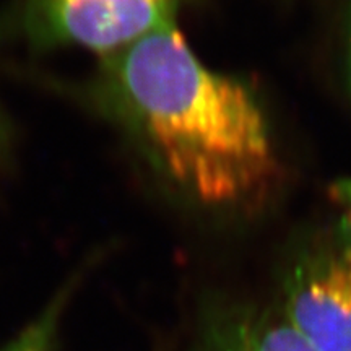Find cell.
<instances>
[{
  "label": "cell",
  "instance_id": "obj_1",
  "mask_svg": "<svg viewBox=\"0 0 351 351\" xmlns=\"http://www.w3.org/2000/svg\"><path fill=\"white\" fill-rule=\"evenodd\" d=\"M93 93L156 168L202 204H243L278 174L251 90L205 67L174 20L104 56Z\"/></svg>",
  "mask_w": 351,
  "mask_h": 351
},
{
  "label": "cell",
  "instance_id": "obj_2",
  "mask_svg": "<svg viewBox=\"0 0 351 351\" xmlns=\"http://www.w3.org/2000/svg\"><path fill=\"white\" fill-rule=\"evenodd\" d=\"M282 314L314 351H351V212L301 249L285 278Z\"/></svg>",
  "mask_w": 351,
  "mask_h": 351
},
{
  "label": "cell",
  "instance_id": "obj_3",
  "mask_svg": "<svg viewBox=\"0 0 351 351\" xmlns=\"http://www.w3.org/2000/svg\"><path fill=\"white\" fill-rule=\"evenodd\" d=\"M176 0H32L26 26L44 46L114 54L173 20Z\"/></svg>",
  "mask_w": 351,
  "mask_h": 351
},
{
  "label": "cell",
  "instance_id": "obj_4",
  "mask_svg": "<svg viewBox=\"0 0 351 351\" xmlns=\"http://www.w3.org/2000/svg\"><path fill=\"white\" fill-rule=\"evenodd\" d=\"M195 351H314L282 313L230 309L205 324Z\"/></svg>",
  "mask_w": 351,
  "mask_h": 351
},
{
  "label": "cell",
  "instance_id": "obj_5",
  "mask_svg": "<svg viewBox=\"0 0 351 351\" xmlns=\"http://www.w3.org/2000/svg\"><path fill=\"white\" fill-rule=\"evenodd\" d=\"M73 287L75 283H70L60 289L41 315L28 324V327L23 328L21 333L8 341L3 348H0V351H54L60 319L72 296Z\"/></svg>",
  "mask_w": 351,
  "mask_h": 351
},
{
  "label": "cell",
  "instance_id": "obj_6",
  "mask_svg": "<svg viewBox=\"0 0 351 351\" xmlns=\"http://www.w3.org/2000/svg\"><path fill=\"white\" fill-rule=\"evenodd\" d=\"M3 147H5V127H3V121L0 117V153H2Z\"/></svg>",
  "mask_w": 351,
  "mask_h": 351
}]
</instances>
